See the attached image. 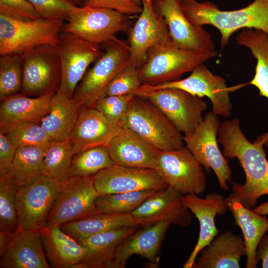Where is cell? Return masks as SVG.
Listing matches in <instances>:
<instances>
[{
  "label": "cell",
  "instance_id": "20",
  "mask_svg": "<svg viewBox=\"0 0 268 268\" xmlns=\"http://www.w3.org/2000/svg\"><path fill=\"white\" fill-rule=\"evenodd\" d=\"M170 224L159 222L142 227L128 236L117 248L110 268H124L133 255H139L148 261V268H156L160 250Z\"/></svg>",
  "mask_w": 268,
  "mask_h": 268
},
{
  "label": "cell",
  "instance_id": "13",
  "mask_svg": "<svg viewBox=\"0 0 268 268\" xmlns=\"http://www.w3.org/2000/svg\"><path fill=\"white\" fill-rule=\"evenodd\" d=\"M202 165L186 147L160 151L155 170L168 186L184 196L203 194L207 186Z\"/></svg>",
  "mask_w": 268,
  "mask_h": 268
},
{
  "label": "cell",
  "instance_id": "19",
  "mask_svg": "<svg viewBox=\"0 0 268 268\" xmlns=\"http://www.w3.org/2000/svg\"><path fill=\"white\" fill-rule=\"evenodd\" d=\"M181 0H160L157 11L167 25L171 39L177 47L199 51H215L210 34L203 28L191 22L184 13Z\"/></svg>",
  "mask_w": 268,
  "mask_h": 268
},
{
  "label": "cell",
  "instance_id": "4",
  "mask_svg": "<svg viewBox=\"0 0 268 268\" xmlns=\"http://www.w3.org/2000/svg\"><path fill=\"white\" fill-rule=\"evenodd\" d=\"M123 128L134 131L160 151L185 147L182 133L157 106L142 96L135 95L130 100Z\"/></svg>",
  "mask_w": 268,
  "mask_h": 268
},
{
  "label": "cell",
  "instance_id": "28",
  "mask_svg": "<svg viewBox=\"0 0 268 268\" xmlns=\"http://www.w3.org/2000/svg\"><path fill=\"white\" fill-rule=\"evenodd\" d=\"M136 230V227H124L76 240L86 253L74 268H110L118 246Z\"/></svg>",
  "mask_w": 268,
  "mask_h": 268
},
{
  "label": "cell",
  "instance_id": "12",
  "mask_svg": "<svg viewBox=\"0 0 268 268\" xmlns=\"http://www.w3.org/2000/svg\"><path fill=\"white\" fill-rule=\"evenodd\" d=\"M93 176L70 177L63 187L47 219L46 225H61L100 213L96 204L99 196Z\"/></svg>",
  "mask_w": 268,
  "mask_h": 268
},
{
  "label": "cell",
  "instance_id": "2",
  "mask_svg": "<svg viewBox=\"0 0 268 268\" xmlns=\"http://www.w3.org/2000/svg\"><path fill=\"white\" fill-rule=\"evenodd\" d=\"M182 9L193 23L203 26L210 25L220 32L221 49L228 44L236 31L253 28L268 34V0H254L242 8L234 10L220 9L210 1L181 0Z\"/></svg>",
  "mask_w": 268,
  "mask_h": 268
},
{
  "label": "cell",
  "instance_id": "43",
  "mask_svg": "<svg viewBox=\"0 0 268 268\" xmlns=\"http://www.w3.org/2000/svg\"><path fill=\"white\" fill-rule=\"evenodd\" d=\"M0 13L25 20L41 17L27 0H0Z\"/></svg>",
  "mask_w": 268,
  "mask_h": 268
},
{
  "label": "cell",
  "instance_id": "45",
  "mask_svg": "<svg viewBox=\"0 0 268 268\" xmlns=\"http://www.w3.org/2000/svg\"><path fill=\"white\" fill-rule=\"evenodd\" d=\"M16 149L6 136L0 132V175L6 174L8 172Z\"/></svg>",
  "mask_w": 268,
  "mask_h": 268
},
{
  "label": "cell",
  "instance_id": "33",
  "mask_svg": "<svg viewBox=\"0 0 268 268\" xmlns=\"http://www.w3.org/2000/svg\"><path fill=\"white\" fill-rule=\"evenodd\" d=\"M49 145L25 146L16 149L6 174L17 187L28 185L43 176V159Z\"/></svg>",
  "mask_w": 268,
  "mask_h": 268
},
{
  "label": "cell",
  "instance_id": "42",
  "mask_svg": "<svg viewBox=\"0 0 268 268\" xmlns=\"http://www.w3.org/2000/svg\"><path fill=\"white\" fill-rule=\"evenodd\" d=\"M41 17L49 19L67 20L74 4L69 0H27Z\"/></svg>",
  "mask_w": 268,
  "mask_h": 268
},
{
  "label": "cell",
  "instance_id": "30",
  "mask_svg": "<svg viewBox=\"0 0 268 268\" xmlns=\"http://www.w3.org/2000/svg\"><path fill=\"white\" fill-rule=\"evenodd\" d=\"M82 105L73 97L57 91L52 97L50 111L40 124L54 141L68 140Z\"/></svg>",
  "mask_w": 268,
  "mask_h": 268
},
{
  "label": "cell",
  "instance_id": "8",
  "mask_svg": "<svg viewBox=\"0 0 268 268\" xmlns=\"http://www.w3.org/2000/svg\"><path fill=\"white\" fill-rule=\"evenodd\" d=\"M129 18V15L109 8L73 5L62 31L101 45L126 30Z\"/></svg>",
  "mask_w": 268,
  "mask_h": 268
},
{
  "label": "cell",
  "instance_id": "39",
  "mask_svg": "<svg viewBox=\"0 0 268 268\" xmlns=\"http://www.w3.org/2000/svg\"><path fill=\"white\" fill-rule=\"evenodd\" d=\"M39 122L22 123L3 134L16 149L25 146L48 145L53 140Z\"/></svg>",
  "mask_w": 268,
  "mask_h": 268
},
{
  "label": "cell",
  "instance_id": "35",
  "mask_svg": "<svg viewBox=\"0 0 268 268\" xmlns=\"http://www.w3.org/2000/svg\"><path fill=\"white\" fill-rule=\"evenodd\" d=\"M74 155L69 178L93 176L101 170L116 164L106 146L91 148Z\"/></svg>",
  "mask_w": 268,
  "mask_h": 268
},
{
  "label": "cell",
  "instance_id": "21",
  "mask_svg": "<svg viewBox=\"0 0 268 268\" xmlns=\"http://www.w3.org/2000/svg\"><path fill=\"white\" fill-rule=\"evenodd\" d=\"M183 200L200 223L198 240L183 267L192 268L200 251L219 233L215 225V217L217 214H224L228 210V204L226 198L217 193L209 194L204 198L195 194H187L183 196Z\"/></svg>",
  "mask_w": 268,
  "mask_h": 268
},
{
  "label": "cell",
  "instance_id": "25",
  "mask_svg": "<svg viewBox=\"0 0 268 268\" xmlns=\"http://www.w3.org/2000/svg\"><path fill=\"white\" fill-rule=\"evenodd\" d=\"M246 255L244 238L226 231L216 235L197 256L192 268H239Z\"/></svg>",
  "mask_w": 268,
  "mask_h": 268
},
{
  "label": "cell",
  "instance_id": "29",
  "mask_svg": "<svg viewBox=\"0 0 268 268\" xmlns=\"http://www.w3.org/2000/svg\"><path fill=\"white\" fill-rule=\"evenodd\" d=\"M228 209L232 213L235 224L242 230L245 244L246 268H256L258 261L257 250L259 244L268 232V219L266 215L258 214L244 207L238 201L226 198Z\"/></svg>",
  "mask_w": 268,
  "mask_h": 268
},
{
  "label": "cell",
  "instance_id": "36",
  "mask_svg": "<svg viewBox=\"0 0 268 268\" xmlns=\"http://www.w3.org/2000/svg\"><path fill=\"white\" fill-rule=\"evenodd\" d=\"M156 191L146 190L101 195L95 203L100 213H131Z\"/></svg>",
  "mask_w": 268,
  "mask_h": 268
},
{
  "label": "cell",
  "instance_id": "44",
  "mask_svg": "<svg viewBox=\"0 0 268 268\" xmlns=\"http://www.w3.org/2000/svg\"><path fill=\"white\" fill-rule=\"evenodd\" d=\"M83 6L106 8L127 15L140 13L142 6L131 0H86Z\"/></svg>",
  "mask_w": 268,
  "mask_h": 268
},
{
  "label": "cell",
  "instance_id": "37",
  "mask_svg": "<svg viewBox=\"0 0 268 268\" xmlns=\"http://www.w3.org/2000/svg\"><path fill=\"white\" fill-rule=\"evenodd\" d=\"M17 188L7 174L0 175V231L11 234L19 228L15 197Z\"/></svg>",
  "mask_w": 268,
  "mask_h": 268
},
{
  "label": "cell",
  "instance_id": "18",
  "mask_svg": "<svg viewBox=\"0 0 268 268\" xmlns=\"http://www.w3.org/2000/svg\"><path fill=\"white\" fill-rule=\"evenodd\" d=\"M189 211L184 203L183 195L168 186L154 192L131 213L140 227L164 222L186 227L192 222Z\"/></svg>",
  "mask_w": 268,
  "mask_h": 268
},
{
  "label": "cell",
  "instance_id": "22",
  "mask_svg": "<svg viewBox=\"0 0 268 268\" xmlns=\"http://www.w3.org/2000/svg\"><path fill=\"white\" fill-rule=\"evenodd\" d=\"M122 128L111 123L95 107L81 106L68 139L74 155L106 146Z\"/></svg>",
  "mask_w": 268,
  "mask_h": 268
},
{
  "label": "cell",
  "instance_id": "11",
  "mask_svg": "<svg viewBox=\"0 0 268 268\" xmlns=\"http://www.w3.org/2000/svg\"><path fill=\"white\" fill-rule=\"evenodd\" d=\"M63 187V182L42 176L32 183L18 187L16 204L19 228L39 231Z\"/></svg>",
  "mask_w": 268,
  "mask_h": 268
},
{
  "label": "cell",
  "instance_id": "14",
  "mask_svg": "<svg viewBox=\"0 0 268 268\" xmlns=\"http://www.w3.org/2000/svg\"><path fill=\"white\" fill-rule=\"evenodd\" d=\"M60 59L62 76L58 92L72 97L78 82L89 66L102 55L100 45L71 33L62 31L57 46Z\"/></svg>",
  "mask_w": 268,
  "mask_h": 268
},
{
  "label": "cell",
  "instance_id": "1",
  "mask_svg": "<svg viewBox=\"0 0 268 268\" xmlns=\"http://www.w3.org/2000/svg\"><path fill=\"white\" fill-rule=\"evenodd\" d=\"M218 136L223 155L230 159L237 158L245 174V183L233 182V193L227 198L252 209L260 197L268 195V161L265 143L260 137L254 142L249 141L237 119L221 123Z\"/></svg>",
  "mask_w": 268,
  "mask_h": 268
},
{
  "label": "cell",
  "instance_id": "47",
  "mask_svg": "<svg viewBox=\"0 0 268 268\" xmlns=\"http://www.w3.org/2000/svg\"><path fill=\"white\" fill-rule=\"evenodd\" d=\"M11 234L8 232L0 231V256L3 253L7 247Z\"/></svg>",
  "mask_w": 268,
  "mask_h": 268
},
{
  "label": "cell",
  "instance_id": "26",
  "mask_svg": "<svg viewBox=\"0 0 268 268\" xmlns=\"http://www.w3.org/2000/svg\"><path fill=\"white\" fill-rule=\"evenodd\" d=\"M54 94L34 98L16 93L1 101L0 107V132L4 133L14 126L26 122H40L50 111Z\"/></svg>",
  "mask_w": 268,
  "mask_h": 268
},
{
  "label": "cell",
  "instance_id": "27",
  "mask_svg": "<svg viewBox=\"0 0 268 268\" xmlns=\"http://www.w3.org/2000/svg\"><path fill=\"white\" fill-rule=\"evenodd\" d=\"M39 233L51 267L74 268L84 258L86 249L60 226L46 225Z\"/></svg>",
  "mask_w": 268,
  "mask_h": 268
},
{
  "label": "cell",
  "instance_id": "32",
  "mask_svg": "<svg viewBox=\"0 0 268 268\" xmlns=\"http://www.w3.org/2000/svg\"><path fill=\"white\" fill-rule=\"evenodd\" d=\"M138 226L131 213H98L60 226L64 231L75 240L113 229Z\"/></svg>",
  "mask_w": 268,
  "mask_h": 268
},
{
  "label": "cell",
  "instance_id": "15",
  "mask_svg": "<svg viewBox=\"0 0 268 268\" xmlns=\"http://www.w3.org/2000/svg\"><path fill=\"white\" fill-rule=\"evenodd\" d=\"M137 95L157 106L184 134L192 132L203 121V113L207 108L201 97L178 88H162Z\"/></svg>",
  "mask_w": 268,
  "mask_h": 268
},
{
  "label": "cell",
  "instance_id": "5",
  "mask_svg": "<svg viewBox=\"0 0 268 268\" xmlns=\"http://www.w3.org/2000/svg\"><path fill=\"white\" fill-rule=\"evenodd\" d=\"M64 24L61 20H25L0 13V55H23L43 44L57 47Z\"/></svg>",
  "mask_w": 268,
  "mask_h": 268
},
{
  "label": "cell",
  "instance_id": "23",
  "mask_svg": "<svg viewBox=\"0 0 268 268\" xmlns=\"http://www.w3.org/2000/svg\"><path fill=\"white\" fill-rule=\"evenodd\" d=\"M116 164L155 169L160 150L132 130L122 128L108 142Z\"/></svg>",
  "mask_w": 268,
  "mask_h": 268
},
{
  "label": "cell",
  "instance_id": "3",
  "mask_svg": "<svg viewBox=\"0 0 268 268\" xmlns=\"http://www.w3.org/2000/svg\"><path fill=\"white\" fill-rule=\"evenodd\" d=\"M218 55L217 52L180 48L172 40L151 48L144 64L138 68L142 84L156 85L178 80L198 65Z\"/></svg>",
  "mask_w": 268,
  "mask_h": 268
},
{
  "label": "cell",
  "instance_id": "40",
  "mask_svg": "<svg viewBox=\"0 0 268 268\" xmlns=\"http://www.w3.org/2000/svg\"><path fill=\"white\" fill-rule=\"evenodd\" d=\"M142 84L138 68L129 64L112 79L103 97L122 96L131 94L136 95Z\"/></svg>",
  "mask_w": 268,
  "mask_h": 268
},
{
  "label": "cell",
  "instance_id": "46",
  "mask_svg": "<svg viewBox=\"0 0 268 268\" xmlns=\"http://www.w3.org/2000/svg\"><path fill=\"white\" fill-rule=\"evenodd\" d=\"M257 258L262 261V268H268V234H265L261 240L257 250Z\"/></svg>",
  "mask_w": 268,
  "mask_h": 268
},
{
  "label": "cell",
  "instance_id": "9",
  "mask_svg": "<svg viewBox=\"0 0 268 268\" xmlns=\"http://www.w3.org/2000/svg\"><path fill=\"white\" fill-rule=\"evenodd\" d=\"M22 56L21 92L36 97L55 94L59 89L62 76L57 47L49 44L41 45Z\"/></svg>",
  "mask_w": 268,
  "mask_h": 268
},
{
  "label": "cell",
  "instance_id": "10",
  "mask_svg": "<svg viewBox=\"0 0 268 268\" xmlns=\"http://www.w3.org/2000/svg\"><path fill=\"white\" fill-rule=\"evenodd\" d=\"M191 72L189 76L183 79L156 85L142 84L137 94L162 88H178L201 98L207 97L211 102L213 113L217 116L229 117L232 109L229 93L239 85L227 87L225 79L212 73L204 63L197 66Z\"/></svg>",
  "mask_w": 268,
  "mask_h": 268
},
{
  "label": "cell",
  "instance_id": "6",
  "mask_svg": "<svg viewBox=\"0 0 268 268\" xmlns=\"http://www.w3.org/2000/svg\"><path fill=\"white\" fill-rule=\"evenodd\" d=\"M101 45L105 52L86 71L73 96L82 106L94 107L114 77L129 64L128 44L115 36Z\"/></svg>",
  "mask_w": 268,
  "mask_h": 268
},
{
  "label": "cell",
  "instance_id": "50",
  "mask_svg": "<svg viewBox=\"0 0 268 268\" xmlns=\"http://www.w3.org/2000/svg\"><path fill=\"white\" fill-rule=\"evenodd\" d=\"M133 2H134V3H135V4H137V5H141V1L142 0H131ZM156 1H158L160 0H155Z\"/></svg>",
  "mask_w": 268,
  "mask_h": 268
},
{
  "label": "cell",
  "instance_id": "38",
  "mask_svg": "<svg viewBox=\"0 0 268 268\" xmlns=\"http://www.w3.org/2000/svg\"><path fill=\"white\" fill-rule=\"evenodd\" d=\"M23 56L10 54L0 57V99L17 93L21 90Z\"/></svg>",
  "mask_w": 268,
  "mask_h": 268
},
{
  "label": "cell",
  "instance_id": "7",
  "mask_svg": "<svg viewBox=\"0 0 268 268\" xmlns=\"http://www.w3.org/2000/svg\"><path fill=\"white\" fill-rule=\"evenodd\" d=\"M218 116L207 112L203 121L191 133L184 134L186 147L202 165L206 172L212 170L215 173L220 187L228 190L227 182H231L232 171L228 159L221 152L217 135L220 126Z\"/></svg>",
  "mask_w": 268,
  "mask_h": 268
},
{
  "label": "cell",
  "instance_id": "48",
  "mask_svg": "<svg viewBox=\"0 0 268 268\" xmlns=\"http://www.w3.org/2000/svg\"><path fill=\"white\" fill-rule=\"evenodd\" d=\"M253 210L258 214L264 215L268 214V201L263 203L259 206L254 207Z\"/></svg>",
  "mask_w": 268,
  "mask_h": 268
},
{
  "label": "cell",
  "instance_id": "17",
  "mask_svg": "<svg viewBox=\"0 0 268 268\" xmlns=\"http://www.w3.org/2000/svg\"><path fill=\"white\" fill-rule=\"evenodd\" d=\"M99 196L141 190H159L168 186L153 169L115 164L93 176Z\"/></svg>",
  "mask_w": 268,
  "mask_h": 268
},
{
  "label": "cell",
  "instance_id": "41",
  "mask_svg": "<svg viewBox=\"0 0 268 268\" xmlns=\"http://www.w3.org/2000/svg\"><path fill=\"white\" fill-rule=\"evenodd\" d=\"M135 95L104 96L96 101L94 107L111 123L123 128L129 102Z\"/></svg>",
  "mask_w": 268,
  "mask_h": 268
},
{
  "label": "cell",
  "instance_id": "31",
  "mask_svg": "<svg viewBox=\"0 0 268 268\" xmlns=\"http://www.w3.org/2000/svg\"><path fill=\"white\" fill-rule=\"evenodd\" d=\"M236 43L249 49L256 60L255 73L249 83L260 95L268 99V34L253 28H244L237 35ZM268 145V132L260 136Z\"/></svg>",
  "mask_w": 268,
  "mask_h": 268
},
{
  "label": "cell",
  "instance_id": "49",
  "mask_svg": "<svg viewBox=\"0 0 268 268\" xmlns=\"http://www.w3.org/2000/svg\"><path fill=\"white\" fill-rule=\"evenodd\" d=\"M71 1L75 5H79L82 6L84 5V3L86 0H69Z\"/></svg>",
  "mask_w": 268,
  "mask_h": 268
},
{
  "label": "cell",
  "instance_id": "16",
  "mask_svg": "<svg viewBox=\"0 0 268 268\" xmlns=\"http://www.w3.org/2000/svg\"><path fill=\"white\" fill-rule=\"evenodd\" d=\"M142 10L129 37V64L138 68L147 60L148 50L172 40L163 17L155 10L153 0H142Z\"/></svg>",
  "mask_w": 268,
  "mask_h": 268
},
{
  "label": "cell",
  "instance_id": "34",
  "mask_svg": "<svg viewBox=\"0 0 268 268\" xmlns=\"http://www.w3.org/2000/svg\"><path fill=\"white\" fill-rule=\"evenodd\" d=\"M74 154L68 140L53 141L48 145L43 163V175L61 182L69 178Z\"/></svg>",
  "mask_w": 268,
  "mask_h": 268
},
{
  "label": "cell",
  "instance_id": "24",
  "mask_svg": "<svg viewBox=\"0 0 268 268\" xmlns=\"http://www.w3.org/2000/svg\"><path fill=\"white\" fill-rule=\"evenodd\" d=\"M0 268H50L39 231L20 228L11 234L0 258Z\"/></svg>",
  "mask_w": 268,
  "mask_h": 268
}]
</instances>
